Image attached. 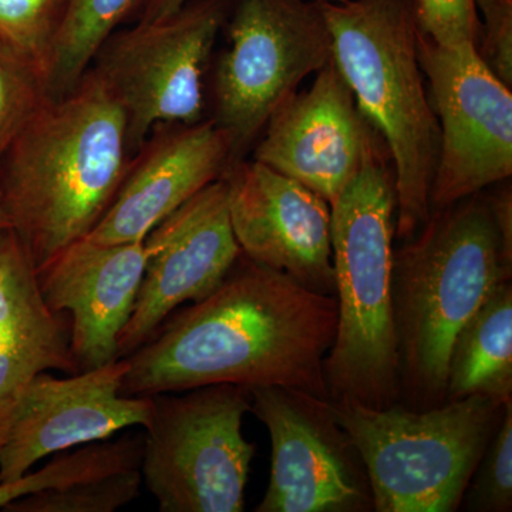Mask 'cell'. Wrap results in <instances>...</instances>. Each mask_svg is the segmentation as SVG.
<instances>
[{
  "mask_svg": "<svg viewBox=\"0 0 512 512\" xmlns=\"http://www.w3.org/2000/svg\"><path fill=\"white\" fill-rule=\"evenodd\" d=\"M163 325L126 357V396L234 384L330 400L325 359L338 330L335 296L313 292L247 256H239L207 298Z\"/></svg>",
  "mask_w": 512,
  "mask_h": 512,
  "instance_id": "obj_1",
  "label": "cell"
},
{
  "mask_svg": "<svg viewBox=\"0 0 512 512\" xmlns=\"http://www.w3.org/2000/svg\"><path fill=\"white\" fill-rule=\"evenodd\" d=\"M130 160L124 111L92 69L23 128L0 158V191L36 271L99 224Z\"/></svg>",
  "mask_w": 512,
  "mask_h": 512,
  "instance_id": "obj_2",
  "label": "cell"
},
{
  "mask_svg": "<svg viewBox=\"0 0 512 512\" xmlns=\"http://www.w3.org/2000/svg\"><path fill=\"white\" fill-rule=\"evenodd\" d=\"M511 268L480 192L431 211L420 234L393 249V319L406 407L446 403L454 339L495 286L510 281Z\"/></svg>",
  "mask_w": 512,
  "mask_h": 512,
  "instance_id": "obj_3",
  "label": "cell"
},
{
  "mask_svg": "<svg viewBox=\"0 0 512 512\" xmlns=\"http://www.w3.org/2000/svg\"><path fill=\"white\" fill-rule=\"evenodd\" d=\"M382 138L330 204L338 330L325 359L332 402L372 409L400 403L392 264L397 198Z\"/></svg>",
  "mask_w": 512,
  "mask_h": 512,
  "instance_id": "obj_4",
  "label": "cell"
},
{
  "mask_svg": "<svg viewBox=\"0 0 512 512\" xmlns=\"http://www.w3.org/2000/svg\"><path fill=\"white\" fill-rule=\"evenodd\" d=\"M320 8L338 67L360 113L387 148L396 184V237L407 241L430 218L440 126L417 53L414 0H345Z\"/></svg>",
  "mask_w": 512,
  "mask_h": 512,
  "instance_id": "obj_5",
  "label": "cell"
},
{
  "mask_svg": "<svg viewBox=\"0 0 512 512\" xmlns=\"http://www.w3.org/2000/svg\"><path fill=\"white\" fill-rule=\"evenodd\" d=\"M330 403L365 464L377 512L456 511L507 406L484 396L426 410Z\"/></svg>",
  "mask_w": 512,
  "mask_h": 512,
  "instance_id": "obj_6",
  "label": "cell"
},
{
  "mask_svg": "<svg viewBox=\"0 0 512 512\" xmlns=\"http://www.w3.org/2000/svg\"><path fill=\"white\" fill-rule=\"evenodd\" d=\"M153 397L141 458L161 512H242L256 453L242 433L251 392L212 384Z\"/></svg>",
  "mask_w": 512,
  "mask_h": 512,
  "instance_id": "obj_7",
  "label": "cell"
},
{
  "mask_svg": "<svg viewBox=\"0 0 512 512\" xmlns=\"http://www.w3.org/2000/svg\"><path fill=\"white\" fill-rule=\"evenodd\" d=\"M227 26L212 120L235 163L299 84L332 62L333 50L319 0H235Z\"/></svg>",
  "mask_w": 512,
  "mask_h": 512,
  "instance_id": "obj_8",
  "label": "cell"
},
{
  "mask_svg": "<svg viewBox=\"0 0 512 512\" xmlns=\"http://www.w3.org/2000/svg\"><path fill=\"white\" fill-rule=\"evenodd\" d=\"M235 0H188L168 18L114 32L90 69L119 101L131 157L156 128L204 113V74Z\"/></svg>",
  "mask_w": 512,
  "mask_h": 512,
  "instance_id": "obj_9",
  "label": "cell"
},
{
  "mask_svg": "<svg viewBox=\"0 0 512 512\" xmlns=\"http://www.w3.org/2000/svg\"><path fill=\"white\" fill-rule=\"evenodd\" d=\"M417 53L440 126L431 212L511 177L512 93L474 43L439 45L420 29Z\"/></svg>",
  "mask_w": 512,
  "mask_h": 512,
  "instance_id": "obj_10",
  "label": "cell"
},
{
  "mask_svg": "<svg viewBox=\"0 0 512 512\" xmlns=\"http://www.w3.org/2000/svg\"><path fill=\"white\" fill-rule=\"evenodd\" d=\"M252 409L272 443L271 477L256 512L373 511L365 464L330 400L256 387Z\"/></svg>",
  "mask_w": 512,
  "mask_h": 512,
  "instance_id": "obj_11",
  "label": "cell"
},
{
  "mask_svg": "<svg viewBox=\"0 0 512 512\" xmlns=\"http://www.w3.org/2000/svg\"><path fill=\"white\" fill-rule=\"evenodd\" d=\"M147 261L136 306L119 339V359L144 345L185 302L207 298L242 255L225 178L207 185L146 238Z\"/></svg>",
  "mask_w": 512,
  "mask_h": 512,
  "instance_id": "obj_12",
  "label": "cell"
},
{
  "mask_svg": "<svg viewBox=\"0 0 512 512\" xmlns=\"http://www.w3.org/2000/svg\"><path fill=\"white\" fill-rule=\"evenodd\" d=\"M127 359L56 377L40 373L20 397L0 448V483L29 473L43 458L107 440L130 427L146 429L153 397L126 396Z\"/></svg>",
  "mask_w": 512,
  "mask_h": 512,
  "instance_id": "obj_13",
  "label": "cell"
},
{
  "mask_svg": "<svg viewBox=\"0 0 512 512\" xmlns=\"http://www.w3.org/2000/svg\"><path fill=\"white\" fill-rule=\"evenodd\" d=\"M224 178L242 255L313 292L335 296L329 202L255 160L235 161Z\"/></svg>",
  "mask_w": 512,
  "mask_h": 512,
  "instance_id": "obj_14",
  "label": "cell"
},
{
  "mask_svg": "<svg viewBox=\"0 0 512 512\" xmlns=\"http://www.w3.org/2000/svg\"><path fill=\"white\" fill-rule=\"evenodd\" d=\"M262 131L254 160L305 185L329 205L380 137L333 60L316 73L308 90L289 97Z\"/></svg>",
  "mask_w": 512,
  "mask_h": 512,
  "instance_id": "obj_15",
  "label": "cell"
},
{
  "mask_svg": "<svg viewBox=\"0 0 512 512\" xmlns=\"http://www.w3.org/2000/svg\"><path fill=\"white\" fill-rule=\"evenodd\" d=\"M232 164L229 138L212 119L156 128L131 157L109 210L86 238L97 244L144 241Z\"/></svg>",
  "mask_w": 512,
  "mask_h": 512,
  "instance_id": "obj_16",
  "label": "cell"
},
{
  "mask_svg": "<svg viewBox=\"0 0 512 512\" xmlns=\"http://www.w3.org/2000/svg\"><path fill=\"white\" fill-rule=\"evenodd\" d=\"M146 261V239L97 244L83 238L37 269L50 311L69 316L79 372L119 359V339L136 306Z\"/></svg>",
  "mask_w": 512,
  "mask_h": 512,
  "instance_id": "obj_17",
  "label": "cell"
},
{
  "mask_svg": "<svg viewBox=\"0 0 512 512\" xmlns=\"http://www.w3.org/2000/svg\"><path fill=\"white\" fill-rule=\"evenodd\" d=\"M47 370H77L70 320L50 311L37 272L18 235L0 234V448L20 397Z\"/></svg>",
  "mask_w": 512,
  "mask_h": 512,
  "instance_id": "obj_18",
  "label": "cell"
},
{
  "mask_svg": "<svg viewBox=\"0 0 512 512\" xmlns=\"http://www.w3.org/2000/svg\"><path fill=\"white\" fill-rule=\"evenodd\" d=\"M484 396L512 400V286L501 282L454 339L446 402Z\"/></svg>",
  "mask_w": 512,
  "mask_h": 512,
  "instance_id": "obj_19",
  "label": "cell"
},
{
  "mask_svg": "<svg viewBox=\"0 0 512 512\" xmlns=\"http://www.w3.org/2000/svg\"><path fill=\"white\" fill-rule=\"evenodd\" d=\"M141 0H69L57 32L46 82L52 99L72 92L94 57Z\"/></svg>",
  "mask_w": 512,
  "mask_h": 512,
  "instance_id": "obj_20",
  "label": "cell"
},
{
  "mask_svg": "<svg viewBox=\"0 0 512 512\" xmlns=\"http://www.w3.org/2000/svg\"><path fill=\"white\" fill-rule=\"evenodd\" d=\"M143 444L144 436L124 434L119 439L93 441L57 453L36 473L29 471L16 480L0 483V510L28 495L64 490L92 478L141 468Z\"/></svg>",
  "mask_w": 512,
  "mask_h": 512,
  "instance_id": "obj_21",
  "label": "cell"
},
{
  "mask_svg": "<svg viewBox=\"0 0 512 512\" xmlns=\"http://www.w3.org/2000/svg\"><path fill=\"white\" fill-rule=\"evenodd\" d=\"M50 100L42 70L0 40V158Z\"/></svg>",
  "mask_w": 512,
  "mask_h": 512,
  "instance_id": "obj_22",
  "label": "cell"
},
{
  "mask_svg": "<svg viewBox=\"0 0 512 512\" xmlns=\"http://www.w3.org/2000/svg\"><path fill=\"white\" fill-rule=\"evenodd\" d=\"M141 468L92 478L64 488L28 495L13 501L8 512H113L140 495Z\"/></svg>",
  "mask_w": 512,
  "mask_h": 512,
  "instance_id": "obj_23",
  "label": "cell"
},
{
  "mask_svg": "<svg viewBox=\"0 0 512 512\" xmlns=\"http://www.w3.org/2000/svg\"><path fill=\"white\" fill-rule=\"evenodd\" d=\"M67 2L0 0V40L39 67L45 77Z\"/></svg>",
  "mask_w": 512,
  "mask_h": 512,
  "instance_id": "obj_24",
  "label": "cell"
},
{
  "mask_svg": "<svg viewBox=\"0 0 512 512\" xmlns=\"http://www.w3.org/2000/svg\"><path fill=\"white\" fill-rule=\"evenodd\" d=\"M476 481L467 488L468 510L510 512L512 510V400L476 470Z\"/></svg>",
  "mask_w": 512,
  "mask_h": 512,
  "instance_id": "obj_25",
  "label": "cell"
},
{
  "mask_svg": "<svg viewBox=\"0 0 512 512\" xmlns=\"http://www.w3.org/2000/svg\"><path fill=\"white\" fill-rule=\"evenodd\" d=\"M421 32L443 46L474 43L480 37L476 0H414Z\"/></svg>",
  "mask_w": 512,
  "mask_h": 512,
  "instance_id": "obj_26",
  "label": "cell"
},
{
  "mask_svg": "<svg viewBox=\"0 0 512 512\" xmlns=\"http://www.w3.org/2000/svg\"><path fill=\"white\" fill-rule=\"evenodd\" d=\"M480 19L477 52L508 87L512 86V0H476Z\"/></svg>",
  "mask_w": 512,
  "mask_h": 512,
  "instance_id": "obj_27",
  "label": "cell"
},
{
  "mask_svg": "<svg viewBox=\"0 0 512 512\" xmlns=\"http://www.w3.org/2000/svg\"><path fill=\"white\" fill-rule=\"evenodd\" d=\"M495 225L500 231L505 252L512 258V194L511 185H504L494 191L490 197H485Z\"/></svg>",
  "mask_w": 512,
  "mask_h": 512,
  "instance_id": "obj_28",
  "label": "cell"
},
{
  "mask_svg": "<svg viewBox=\"0 0 512 512\" xmlns=\"http://www.w3.org/2000/svg\"><path fill=\"white\" fill-rule=\"evenodd\" d=\"M187 2L188 0H141L138 22H154V20L168 18L178 9L183 8Z\"/></svg>",
  "mask_w": 512,
  "mask_h": 512,
  "instance_id": "obj_29",
  "label": "cell"
},
{
  "mask_svg": "<svg viewBox=\"0 0 512 512\" xmlns=\"http://www.w3.org/2000/svg\"><path fill=\"white\" fill-rule=\"evenodd\" d=\"M8 229H12V227H10L8 211H6L2 191H0V234H3V232L8 231Z\"/></svg>",
  "mask_w": 512,
  "mask_h": 512,
  "instance_id": "obj_30",
  "label": "cell"
},
{
  "mask_svg": "<svg viewBox=\"0 0 512 512\" xmlns=\"http://www.w3.org/2000/svg\"><path fill=\"white\" fill-rule=\"evenodd\" d=\"M325 2H345V0H325Z\"/></svg>",
  "mask_w": 512,
  "mask_h": 512,
  "instance_id": "obj_31",
  "label": "cell"
}]
</instances>
